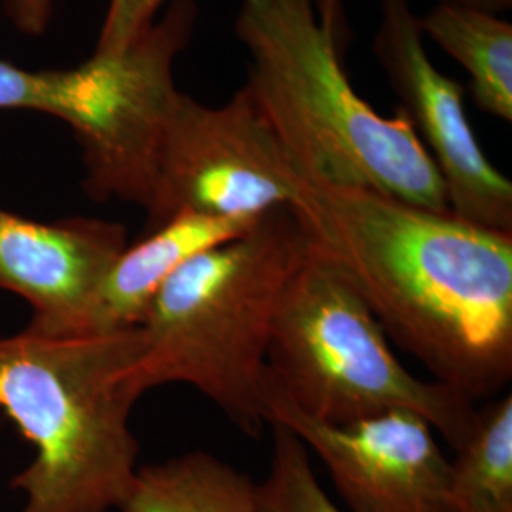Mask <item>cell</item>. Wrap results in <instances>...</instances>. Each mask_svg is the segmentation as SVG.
Returning <instances> with one entry per match:
<instances>
[{
	"label": "cell",
	"instance_id": "cell-8",
	"mask_svg": "<svg viewBox=\"0 0 512 512\" xmlns=\"http://www.w3.org/2000/svg\"><path fill=\"white\" fill-rule=\"evenodd\" d=\"M266 423L289 429L329 471L351 512H458L452 467L433 425L410 410L332 425L296 408L264 378Z\"/></svg>",
	"mask_w": 512,
	"mask_h": 512
},
{
	"label": "cell",
	"instance_id": "cell-7",
	"mask_svg": "<svg viewBox=\"0 0 512 512\" xmlns=\"http://www.w3.org/2000/svg\"><path fill=\"white\" fill-rule=\"evenodd\" d=\"M298 198L300 175L247 84L220 107L179 93L158 150L147 232L181 211L256 220Z\"/></svg>",
	"mask_w": 512,
	"mask_h": 512
},
{
	"label": "cell",
	"instance_id": "cell-6",
	"mask_svg": "<svg viewBox=\"0 0 512 512\" xmlns=\"http://www.w3.org/2000/svg\"><path fill=\"white\" fill-rule=\"evenodd\" d=\"M194 0H173L124 54L92 55L74 69H23L0 59V110H31L73 129L93 202L147 209L165 124L179 90L173 67L196 23Z\"/></svg>",
	"mask_w": 512,
	"mask_h": 512
},
{
	"label": "cell",
	"instance_id": "cell-14",
	"mask_svg": "<svg viewBox=\"0 0 512 512\" xmlns=\"http://www.w3.org/2000/svg\"><path fill=\"white\" fill-rule=\"evenodd\" d=\"M450 467L456 511L512 512L511 393L476 410Z\"/></svg>",
	"mask_w": 512,
	"mask_h": 512
},
{
	"label": "cell",
	"instance_id": "cell-15",
	"mask_svg": "<svg viewBox=\"0 0 512 512\" xmlns=\"http://www.w3.org/2000/svg\"><path fill=\"white\" fill-rule=\"evenodd\" d=\"M270 427V471L256 484L260 512H344L319 484L302 440L277 423Z\"/></svg>",
	"mask_w": 512,
	"mask_h": 512
},
{
	"label": "cell",
	"instance_id": "cell-5",
	"mask_svg": "<svg viewBox=\"0 0 512 512\" xmlns=\"http://www.w3.org/2000/svg\"><path fill=\"white\" fill-rule=\"evenodd\" d=\"M266 376L304 414L332 425L410 410L456 450L475 421L461 393L404 368L361 294L311 239L279 300Z\"/></svg>",
	"mask_w": 512,
	"mask_h": 512
},
{
	"label": "cell",
	"instance_id": "cell-3",
	"mask_svg": "<svg viewBox=\"0 0 512 512\" xmlns=\"http://www.w3.org/2000/svg\"><path fill=\"white\" fill-rule=\"evenodd\" d=\"M143 330L0 338V412L35 448L12 478L21 512L120 511L137 473L129 416L141 397L131 372Z\"/></svg>",
	"mask_w": 512,
	"mask_h": 512
},
{
	"label": "cell",
	"instance_id": "cell-16",
	"mask_svg": "<svg viewBox=\"0 0 512 512\" xmlns=\"http://www.w3.org/2000/svg\"><path fill=\"white\" fill-rule=\"evenodd\" d=\"M165 0H110L101 33L92 55L116 57L124 54L154 23Z\"/></svg>",
	"mask_w": 512,
	"mask_h": 512
},
{
	"label": "cell",
	"instance_id": "cell-19",
	"mask_svg": "<svg viewBox=\"0 0 512 512\" xmlns=\"http://www.w3.org/2000/svg\"><path fill=\"white\" fill-rule=\"evenodd\" d=\"M435 4L458 8V10L490 14V16L505 14L512 8V0H435Z\"/></svg>",
	"mask_w": 512,
	"mask_h": 512
},
{
	"label": "cell",
	"instance_id": "cell-17",
	"mask_svg": "<svg viewBox=\"0 0 512 512\" xmlns=\"http://www.w3.org/2000/svg\"><path fill=\"white\" fill-rule=\"evenodd\" d=\"M54 0H2L4 14L12 21L19 33L38 37L42 35L52 18Z\"/></svg>",
	"mask_w": 512,
	"mask_h": 512
},
{
	"label": "cell",
	"instance_id": "cell-12",
	"mask_svg": "<svg viewBox=\"0 0 512 512\" xmlns=\"http://www.w3.org/2000/svg\"><path fill=\"white\" fill-rule=\"evenodd\" d=\"M122 512H260L253 478L230 463L188 452L139 467Z\"/></svg>",
	"mask_w": 512,
	"mask_h": 512
},
{
	"label": "cell",
	"instance_id": "cell-9",
	"mask_svg": "<svg viewBox=\"0 0 512 512\" xmlns=\"http://www.w3.org/2000/svg\"><path fill=\"white\" fill-rule=\"evenodd\" d=\"M374 55L439 171L459 219L512 232V183L484 154L465 112V90L429 59L410 0H378Z\"/></svg>",
	"mask_w": 512,
	"mask_h": 512
},
{
	"label": "cell",
	"instance_id": "cell-18",
	"mask_svg": "<svg viewBox=\"0 0 512 512\" xmlns=\"http://www.w3.org/2000/svg\"><path fill=\"white\" fill-rule=\"evenodd\" d=\"M319 21L327 29L338 52L346 48L349 40L348 18H346V6L344 0H313Z\"/></svg>",
	"mask_w": 512,
	"mask_h": 512
},
{
	"label": "cell",
	"instance_id": "cell-4",
	"mask_svg": "<svg viewBox=\"0 0 512 512\" xmlns=\"http://www.w3.org/2000/svg\"><path fill=\"white\" fill-rule=\"evenodd\" d=\"M308 247L293 209L277 207L171 275L141 325L145 346L131 372L139 397L190 385L256 437L268 425L264 378L275 313Z\"/></svg>",
	"mask_w": 512,
	"mask_h": 512
},
{
	"label": "cell",
	"instance_id": "cell-10",
	"mask_svg": "<svg viewBox=\"0 0 512 512\" xmlns=\"http://www.w3.org/2000/svg\"><path fill=\"white\" fill-rule=\"evenodd\" d=\"M126 247L128 230L120 222H37L0 207V291L33 308L27 330L78 336L101 279Z\"/></svg>",
	"mask_w": 512,
	"mask_h": 512
},
{
	"label": "cell",
	"instance_id": "cell-11",
	"mask_svg": "<svg viewBox=\"0 0 512 512\" xmlns=\"http://www.w3.org/2000/svg\"><path fill=\"white\" fill-rule=\"evenodd\" d=\"M256 220L181 211L128 245L101 279L78 336L139 329L160 289L186 262L247 234Z\"/></svg>",
	"mask_w": 512,
	"mask_h": 512
},
{
	"label": "cell",
	"instance_id": "cell-1",
	"mask_svg": "<svg viewBox=\"0 0 512 512\" xmlns=\"http://www.w3.org/2000/svg\"><path fill=\"white\" fill-rule=\"evenodd\" d=\"M387 338L471 403L512 378V232L300 179L291 207Z\"/></svg>",
	"mask_w": 512,
	"mask_h": 512
},
{
	"label": "cell",
	"instance_id": "cell-2",
	"mask_svg": "<svg viewBox=\"0 0 512 512\" xmlns=\"http://www.w3.org/2000/svg\"><path fill=\"white\" fill-rule=\"evenodd\" d=\"M234 31L251 57L245 84L300 179L450 211L406 114L382 116L355 92L313 0H243Z\"/></svg>",
	"mask_w": 512,
	"mask_h": 512
},
{
	"label": "cell",
	"instance_id": "cell-13",
	"mask_svg": "<svg viewBox=\"0 0 512 512\" xmlns=\"http://www.w3.org/2000/svg\"><path fill=\"white\" fill-rule=\"evenodd\" d=\"M429 37L469 74L476 107L512 122V23L501 16L435 4L420 18Z\"/></svg>",
	"mask_w": 512,
	"mask_h": 512
}]
</instances>
